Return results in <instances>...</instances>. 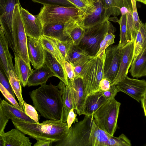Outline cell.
Wrapping results in <instances>:
<instances>
[{
	"instance_id": "obj_21",
	"label": "cell",
	"mask_w": 146,
	"mask_h": 146,
	"mask_svg": "<svg viewBox=\"0 0 146 146\" xmlns=\"http://www.w3.org/2000/svg\"><path fill=\"white\" fill-rule=\"evenodd\" d=\"M52 76H55L54 73L44 64L33 71L29 78L27 86L30 87L46 84L48 79Z\"/></svg>"
},
{
	"instance_id": "obj_34",
	"label": "cell",
	"mask_w": 146,
	"mask_h": 146,
	"mask_svg": "<svg viewBox=\"0 0 146 146\" xmlns=\"http://www.w3.org/2000/svg\"><path fill=\"white\" fill-rule=\"evenodd\" d=\"M125 0H105L106 17L108 19L112 15L116 17L121 15L120 9L124 6Z\"/></svg>"
},
{
	"instance_id": "obj_51",
	"label": "cell",
	"mask_w": 146,
	"mask_h": 146,
	"mask_svg": "<svg viewBox=\"0 0 146 146\" xmlns=\"http://www.w3.org/2000/svg\"><path fill=\"white\" fill-rule=\"evenodd\" d=\"M4 141L2 138L0 137V146H4Z\"/></svg>"
},
{
	"instance_id": "obj_36",
	"label": "cell",
	"mask_w": 146,
	"mask_h": 146,
	"mask_svg": "<svg viewBox=\"0 0 146 146\" xmlns=\"http://www.w3.org/2000/svg\"><path fill=\"white\" fill-rule=\"evenodd\" d=\"M49 38L55 42L65 60L69 52L74 45L72 42L71 40L62 41L55 38Z\"/></svg>"
},
{
	"instance_id": "obj_32",
	"label": "cell",
	"mask_w": 146,
	"mask_h": 146,
	"mask_svg": "<svg viewBox=\"0 0 146 146\" xmlns=\"http://www.w3.org/2000/svg\"><path fill=\"white\" fill-rule=\"evenodd\" d=\"M67 0L83 14L84 17L92 14L96 9L95 2L94 0Z\"/></svg>"
},
{
	"instance_id": "obj_20",
	"label": "cell",
	"mask_w": 146,
	"mask_h": 146,
	"mask_svg": "<svg viewBox=\"0 0 146 146\" xmlns=\"http://www.w3.org/2000/svg\"><path fill=\"white\" fill-rule=\"evenodd\" d=\"M44 52V64L51 70L55 76L69 85L68 79L65 69L51 53L45 49Z\"/></svg>"
},
{
	"instance_id": "obj_14",
	"label": "cell",
	"mask_w": 146,
	"mask_h": 146,
	"mask_svg": "<svg viewBox=\"0 0 146 146\" xmlns=\"http://www.w3.org/2000/svg\"><path fill=\"white\" fill-rule=\"evenodd\" d=\"M27 47L29 60L34 68L42 66L44 64V49L40 38L27 36Z\"/></svg>"
},
{
	"instance_id": "obj_9",
	"label": "cell",
	"mask_w": 146,
	"mask_h": 146,
	"mask_svg": "<svg viewBox=\"0 0 146 146\" xmlns=\"http://www.w3.org/2000/svg\"><path fill=\"white\" fill-rule=\"evenodd\" d=\"M19 0H0V24L9 46L14 52L13 22L14 8Z\"/></svg>"
},
{
	"instance_id": "obj_13",
	"label": "cell",
	"mask_w": 146,
	"mask_h": 146,
	"mask_svg": "<svg viewBox=\"0 0 146 146\" xmlns=\"http://www.w3.org/2000/svg\"><path fill=\"white\" fill-rule=\"evenodd\" d=\"M20 11L27 36L40 38L43 35L42 25L37 15H34L20 5Z\"/></svg>"
},
{
	"instance_id": "obj_30",
	"label": "cell",
	"mask_w": 146,
	"mask_h": 146,
	"mask_svg": "<svg viewBox=\"0 0 146 146\" xmlns=\"http://www.w3.org/2000/svg\"><path fill=\"white\" fill-rule=\"evenodd\" d=\"M40 39L44 48L51 53L64 68V58L54 41L43 35Z\"/></svg>"
},
{
	"instance_id": "obj_47",
	"label": "cell",
	"mask_w": 146,
	"mask_h": 146,
	"mask_svg": "<svg viewBox=\"0 0 146 146\" xmlns=\"http://www.w3.org/2000/svg\"><path fill=\"white\" fill-rule=\"evenodd\" d=\"M111 87L110 81L108 79L103 78L100 81L99 86V91H106L109 89Z\"/></svg>"
},
{
	"instance_id": "obj_19",
	"label": "cell",
	"mask_w": 146,
	"mask_h": 146,
	"mask_svg": "<svg viewBox=\"0 0 146 146\" xmlns=\"http://www.w3.org/2000/svg\"><path fill=\"white\" fill-rule=\"evenodd\" d=\"M108 100L104 96L102 92L100 91L87 96L84 102L82 115L92 116L93 113Z\"/></svg>"
},
{
	"instance_id": "obj_17",
	"label": "cell",
	"mask_w": 146,
	"mask_h": 146,
	"mask_svg": "<svg viewBox=\"0 0 146 146\" xmlns=\"http://www.w3.org/2000/svg\"><path fill=\"white\" fill-rule=\"evenodd\" d=\"M15 128L0 135L4 141V146H31L29 137Z\"/></svg>"
},
{
	"instance_id": "obj_1",
	"label": "cell",
	"mask_w": 146,
	"mask_h": 146,
	"mask_svg": "<svg viewBox=\"0 0 146 146\" xmlns=\"http://www.w3.org/2000/svg\"><path fill=\"white\" fill-rule=\"evenodd\" d=\"M29 94L34 106L42 116L50 119L62 120L63 104L57 86L51 83L42 84Z\"/></svg>"
},
{
	"instance_id": "obj_54",
	"label": "cell",
	"mask_w": 146,
	"mask_h": 146,
	"mask_svg": "<svg viewBox=\"0 0 146 146\" xmlns=\"http://www.w3.org/2000/svg\"><path fill=\"white\" fill-rule=\"evenodd\" d=\"M145 145L146 146V144H145Z\"/></svg>"
},
{
	"instance_id": "obj_38",
	"label": "cell",
	"mask_w": 146,
	"mask_h": 146,
	"mask_svg": "<svg viewBox=\"0 0 146 146\" xmlns=\"http://www.w3.org/2000/svg\"><path fill=\"white\" fill-rule=\"evenodd\" d=\"M34 3H39L43 5H58L67 7H74L67 0H31Z\"/></svg>"
},
{
	"instance_id": "obj_37",
	"label": "cell",
	"mask_w": 146,
	"mask_h": 146,
	"mask_svg": "<svg viewBox=\"0 0 146 146\" xmlns=\"http://www.w3.org/2000/svg\"><path fill=\"white\" fill-rule=\"evenodd\" d=\"M115 35L113 33H107L101 42L100 49L96 55L103 54L107 48L115 43Z\"/></svg>"
},
{
	"instance_id": "obj_16",
	"label": "cell",
	"mask_w": 146,
	"mask_h": 146,
	"mask_svg": "<svg viewBox=\"0 0 146 146\" xmlns=\"http://www.w3.org/2000/svg\"><path fill=\"white\" fill-rule=\"evenodd\" d=\"M9 45L2 28L0 29V56L1 68L5 75L9 70L15 72L12 62L13 57L10 53Z\"/></svg>"
},
{
	"instance_id": "obj_46",
	"label": "cell",
	"mask_w": 146,
	"mask_h": 146,
	"mask_svg": "<svg viewBox=\"0 0 146 146\" xmlns=\"http://www.w3.org/2000/svg\"><path fill=\"white\" fill-rule=\"evenodd\" d=\"M0 135L4 133V130L9 119L0 110Z\"/></svg>"
},
{
	"instance_id": "obj_8",
	"label": "cell",
	"mask_w": 146,
	"mask_h": 146,
	"mask_svg": "<svg viewBox=\"0 0 146 146\" xmlns=\"http://www.w3.org/2000/svg\"><path fill=\"white\" fill-rule=\"evenodd\" d=\"M20 5L17 4L14 11L13 22V40L14 53L21 56L29 66L27 47V37L20 13Z\"/></svg>"
},
{
	"instance_id": "obj_52",
	"label": "cell",
	"mask_w": 146,
	"mask_h": 146,
	"mask_svg": "<svg viewBox=\"0 0 146 146\" xmlns=\"http://www.w3.org/2000/svg\"><path fill=\"white\" fill-rule=\"evenodd\" d=\"M136 1L141 2L146 5V0H136Z\"/></svg>"
},
{
	"instance_id": "obj_3",
	"label": "cell",
	"mask_w": 146,
	"mask_h": 146,
	"mask_svg": "<svg viewBox=\"0 0 146 146\" xmlns=\"http://www.w3.org/2000/svg\"><path fill=\"white\" fill-rule=\"evenodd\" d=\"M84 29V36L78 46L91 56L96 55L105 34L108 32L114 33L116 31L108 19Z\"/></svg>"
},
{
	"instance_id": "obj_35",
	"label": "cell",
	"mask_w": 146,
	"mask_h": 146,
	"mask_svg": "<svg viewBox=\"0 0 146 146\" xmlns=\"http://www.w3.org/2000/svg\"><path fill=\"white\" fill-rule=\"evenodd\" d=\"M130 141L123 134H122L118 137L113 136L108 140L107 146H131Z\"/></svg>"
},
{
	"instance_id": "obj_49",
	"label": "cell",
	"mask_w": 146,
	"mask_h": 146,
	"mask_svg": "<svg viewBox=\"0 0 146 146\" xmlns=\"http://www.w3.org/2000/svg\"><path fill=\"white\" fill-rule=\"evenodd\" d=\"M36 142L34 145V146H51L53 142L49 141L44 140H37Z\"/></svg>"
},
{
	"instance_id": "obj_4",
	"label": "cell",
	"mask_w": 146,
	"mask_h": 146,
	"mask_svg": "<svg viewBox=\"0 0 146 146\" xmlns=\"http://www.w3.org/2000/svg\"><path fill=\"white\" fill-rule=\"evenodd\" d=\"M42 27L64 23L71 18H83V14L75 7L43 5L37 15Z\"/></svg>"
},
{
	"instance_id": "obj_44",
	"label": "cell",
	"mask_w": 146,
	"mask_h": 146,
	"mask_svg": "<svg viewBox=\"0 0 146 146\" xmlns=\"http://www.w3.org/2000/svg\"><path fill=\"white\" fill-rule=\"evenodd\" d=\"M104 96L108 100L115 98L119 91L116 85L111 86L108 90L102 92Z\"/></svg>"
},
{
	"instance_id": "obj_24",
	"label": "cell",
	"mask_w": 146,
	"mask_h": 146,
	"mask_svg": "<svg viewBox=\"0 0 146 146\" xmlns=\"http://www.w3.org/2000/svg\"><path fill=\"white\" fill-rule=\"evenodd\" d=\"M15 55L14 68L16 74L22 86L25 87L28 79L33 70L22 57L15 53Z\"/></svg>"
},
{
	"instance_id": "obj_41",
	"label": "cell",
	"mask_w": 146,
	"mask_h": 146,
	"mask_svg": "<svg viewBox=\"0 0 146 146\" xmlns=\"http://www.w3.org/2000/svg\"><path fill=\"white\" fill-rule=\"evenodd\" d=\"M64 62L65 70L68 79L73 84L76 77L74 67L71 63L66 61L64 60Z\"/></svg>"
},
{
	"instance_id": "obj_11",
	"label": "cell",
	"mask_w": 146,
	"mask_h": 146,
	"mask_svg": "<svg viewBox=\"0 0 146 146\" xmlns=\"http://www.w3.org/2000/svg\"><path fill=\"white\" fill-rule=\"evenodd\" d=\"M116 86L119 92L127 94L138 102L144 98L146 91V81L131 78L126 76Z\"/></svg>"
},
{
	"instance_id": "obj_23",
	"label": "cell",
	"mask_w": 146,
	"mask_h": 146,
	"mask_svg": "<svg viewBox=\"0 0 146 146\" xmlns=\"http://www.w3.org/2000/svg\"><path fill=\"white\" fill-rule=\"evenodd\" d=\"M112 136L102 129L93 119L89 140V146H107L108 141Z\"/></svg>"
},
{
	"instance_id": "obj_31",
	"label": "cell",
	"mask_w": 146,
	"mask_h": 146,
	"mask_svg": "<svg viewBox=\"0 0 146 146\" xmlns=\"http://www.w3.org/2000/svg\"><path fill=\"white\" fill-rule=\"evenodd\" d=\"M146 47V23L141 22L134 41L133 59Z\"/></svg>"
},
{
	"instance_id": "obj_25",
	"label": "cell",
	"mask_w": 146,
	"mask_h": 146,
	"mask_svg": "<svg viewBox=\"0 0 146 146\" xmlns=\"http://www.w3.org/2000/svg\"><path fill=\"white\" fill-rule=\"evenodd\" d=\"M129 72L133 78L146 76V47L133 59Z\"/></svg>"
},
{
	"instance_id": "obj_10",
	"label": "cell",
	"mask_w": 146,
	"mask_h": 146,
	"mask_svg": "<svg viewBox=\"0 0 146 146\" xmlns=\"http://www.w3.org/2000/svg\"><path fill=\"white\" fill-rule=\"evenodd\" d=\"M122 47L118 45L110 46L105 50L104 67V78L110 83L115 78L119 71Z\"/></svg>"
},
{
	"instance_id": "obj_7",
	"label": "cell",
	"mask_w": 146,
	"mask_h": 146,
	"mask_svg": "<svg viewBox=\"0 0 146 146\" xmlns=\"http://www.w3.org/2000/svg\"><path fill=\"white\" fill-rule=\"evenodd\" d=\"M93 116L85 115L84 119L69 128L66 136L56 146H89V140L93 119Z\"/></svg>"
},
{
	"instance_id": "obj_39",
	"label": "cell",
	"mask_w": 146,
	"mask_h": 146,
	"mask_svg": "<svg viewBox=\"0 0 146 146\" xmlns=\"http://www.w3.org/2000/svg\"><path fill=\"white\" fill-rule=\"evenodd\" d=\"M24 111L26 114L31 118L34 120L37 123H39V116L36 109L31 105L25 102Z\"/></svg>"
},
{
	"instance_id": "obj_15",
	"label": "cell",
	"mask_w": 146,
	"mask_h": 146,
	"mask_svg": "<svg viewBox=\"0 0 146 146\" xmlns=\"http://www.w3.org/2000/svg\"><path fill=\"white\" fill-rule=\"evenodd\" d=\"M68 81L75 113L82 115L87 96L82 79L80 77L75 78L73 84L69 79Z\"/></svg>"
},
{
	"instance_id": "obj_6",
	"label": "cell",
	"mask_w": 146,
	"mask_h": 146,
	"mask_svg": "<svg viewBox=\"0 0 146 146\" xmlns=\"http://www.w3.org/2000/svg\"><path fill=\"white\" fill-rule=\"evenodd\" d=\"M120 105L115 98L109 99L92 115L98 125L112 136L117 128Z\"/></svg>"
},
{
	"instance_id": "obj_26",
	"label": "cell",
	"mask_w": 146,
	"mask_h": 146,
	"mask_svg": "<svg viewBox=\"0 0 146 146\" xmlns=\"http://www.w3.org/2000/svg\"><path fill=\"white\" fill-rule=\"evenodd\" d=\"M57 86L60 91L63 104V114L62 120L66 122L67 117L69 111L71 109H75L70 88L69 85L66 84L61 80Z\"/></svg>"
},
{
	"instance_id": "obj_48",
	"label": "cell",
	"mask_w": 146,
	"mask_h": 146,
	"mask_svg": "<svg viewBox=\"0 0 146 146\" xmlns=\"http://www.w3.org/2000/svg\"><path fill=\"white\" fill-rule=\"evenodd\" d=\"M90 59L88 60L82 62L74 66V70L76 75L75 78L78 77L81 78V74L82 70L84 67L86 63Z\"/></svg>"
},
{
	"instance_id": "obj_40",
	"label": "cell",
	"mask_w": 146,
	"mask_h": 146,
	"mask_svg": "<svg viewBox=\"0 0 146 146\" xmlns=\"http://www.w3.org/2000/svg\"><path fill=\"white\" fill-rule=\"evenodd\" d=\"M0 90L5 99H7L10 103L15 107L21 109L19 104L15 100V98L0 83Z\"/></svg>"
},
{
	"instance_id": "obj_2",
	"label": "cell",
	"mask_w": 146,
	"mask_h": 146,
	"mask_svg": "<svg viewBox=\"0 0 146 146\" xmlns=\"http://www.w3.org/2000/svg\"><path fill=\"white\" fill-rule=\"evenodd\" d=\"M11 121L15 128L36 140L57 142L63 139L69 130L67 123L62 119H50L40 123L29 122L18 119Z\"/></svg>"
},
{
	"instance_id": "obj_22",
	"label": "cell",
	"mask_w": 146,
	"mask_h": 146,
	"mask_svg": "<svg viewBox=\"0 0 146 146\" xmlns=\"http://www.w3.org/2000/svg\"><path fill=\"white\" fill-rule=\"evenodd\" d=\"M0 110L9 119L11 120L18 119L29 122L36 123L27 115L24 111L15 107L3 99L1 100V99Z\"/></svg>"
},
{
	"instance_id": "obj_27",
	"label": "cell",
	"mask_w": 146,
	"mask_h": 146,
	"mask_svg": "<svg viewBox=\"0 0 146 146\" xmlns=\"http://www.w3.org/2000/svg\"><path fill=\"white\" fill-rule=\"evenodd\" d=\"M68 21L50 26L42 27L43 35L62 41L71 40L64 34L66 24Z\"/></svg>"
},
{
	"instance_id": "obj_18",
	"label": "cell",
	"mask_w": 146,
	"mask_h": 146,
	"mask_svg": "<svg viewBox=\"0 0 146 146\" xmlns=\"http://www.w3.org/2000/svg\"><path fill=\"white\" fill-rule=\"evenodd\" d=\"M96 9L92 14L84 17L82 24L84 29L94 26L106 19L105 0H95Z\"/></svg>"
},
{
	"instance_id": "obj_28",
	"label": "cell",
	"mask_w": 146,
	"mask_h": 146,
	"mask_svg": "<svg viewBox=\"0 0 146 146\" xmlns=\"http://www.w3.org/2000/svg\"><path fill=\"white\" fill-rule=\"evenodd\" d=\"M89 55L79 46L73 45L65 60L71 63L74 66L90 59Z\"/></svg>"
},
{
	"instance_id": "obj_42",
	"label": "cell",
	"mask_w": 146,
	"mask_h": 146,
	"mask_svg": "<svg viewBox=\"0 0 146 146\" xmlns=\"http://www.w3.org/2000/svg\"><path fill=\"white\" fill-rule=\"evenodd\" d=\"M133 8V17L136 29L138 31L142 21L140 20L137 11L136 0H131Z\"/></svg>"
},
{
	"instance_id": "obj_53",
	"label": "cell",
	"mask_w": 146,
	"mask_h": 146,
	"mask_svg": "<svg viewBox=\"0 0 146 146\" xmlns=\"http://www.w3.org/2000/svg\"><path fill=\"white\" fill-rule=\"evenodd\" d=\"M144 98H146V91H145V94Z\"/></svg>"
},
{
	"instance_id": "obj_43",
	"label": "cell",
	"mask_w": 146,
	"mask_h": 146,
	"mask_svg": "<svg viewBox=\"0 0 146 146\" xmlns=\"http://www.w3.org/2000/svg\"><path fill=\"white\" fill-rule=\"evenodd\" d=\"M0 83L15 97V94L7 77L5 76L1 69L0 72Z\"/></svg>"
},
{
	"instance_id": "obj_5",
	"label": "cell",
	"mask_w": 146,
	"mask_h": 146,
	"mask_svg": "<svg viewBox=\"0 0 146 146\" xmlns=\"http://www.w3.org/2000/svg\"><path fill=\"white\" fill-rule=\"evenodd\" d=\"M105 52L93 56L86 63L81 74L87 96L99 91L100 82L104 78Z\"/></svg>"
},
{
	"instance_id": "obj_45",
	"label": "cell",
	"mask_w": 146,
	"mask_h": 146,
	"mask_svg": "<svg viewBox=\"0 0 146 146\" xmlns=\"http://www.w3.org/2000/svg\"><path fill=\"white\" fill-rule=\"evenodd\" d=\"M74 110V109H71L68 113L67 117L66 122L69 128L71 127L73 123L78 121V119L76 117L77 115L76 114Z\"/></svg>"
},
{
	"instance_id": "obj_29",
	"label": "cell",
	"mask_w": 146,
	"mask_h": 146,
	"mask_svg": "<svg viewBox=\"0 0 146 146\" xmlns=\"http://www.w3.org/2000/svg\"><path fill=\"white\" fill-rule=\"evenodd\" d=\"M6 76L7 77L12 88L18 100L21 109L24 111V101L22 94L21 85L16 72L9 70Z\"/></svg>"
},
{
	"instance_id": "obj_12",
	"label": "cell",
	"mask_w": 146,
	"mask_h": 146,
	"mask_svg": "<svg viewBox=\"0 0 146 146\" xmlns=\"http://www.w3.org/2000/svg\"><path fill=\"white\" fill-rule=\"evenodd\" d=\"M134 41L132 40L122 47L121 56L118 73L111 83V86L116 85L127 76L133 60Z\"/></svg>"
},
{
	"instance_id": "obj_55",
	"label": "cell",
	"mask_w": 146,
	"mask_h": 146,
	"mask_svg": "<svg viewBox=\"0 0 146 146\" xmlns=\"http://www.w3.org/2000/svg\"></svg>"
},
{
	"instance_id": "obj_50",
	"label": "cell",
	"mask_w": 146,
	"mask_h": 146,
	"mask_svg": "<svg viewBox=\"0 0 146 146\" xmlns=\"http://www.w3.org/2000/svg\"><path fill=\"white\" fill-rule=\"evenodd\" d=\"M141 102L142 106L145 115L146 117V98H144Z\"/></svg>"
},
{
	"instance_id": "obj_33",
	"label": "cell",
	"mask_w": 146,
	"mask_h": 146,
	"mask_svg": "<svg viewBox=\"0 0 146 146\" xmlns=\"http://www.w3.org/2000/svg\"><path fill=\"white\" fill-rule=\"evenodd\" d=\"M120 25V40L118 46L122 47L132 40L131 34L127 23L126 15H121L118 22Z\"/></svg>"
}]
</instances>
